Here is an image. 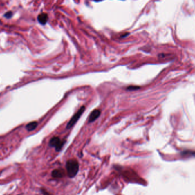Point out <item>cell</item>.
Segmentation results:
<instances>
[{
	"instance_id": "cell-1",
	"label": "cell",
	"mask_w": 195,
	"mask_h": 195,
	"mask_svg": "<svg viewBox=\"0 0 195 195\" xmlns=\"http://www.w3.org/2000/svg\"><path fill=\"white\" fill-rule=\"evenodd\" d=\"M66 169L68 175L71 177H74L79 171V164L75 159H70L66 162Z\"/></svg>"
},
{
	"instance_id": "cell-2",
	"label": "cell",
	"mask_w": 195,
	"mask_h": 195,
	"mask_svg": "<svg viewBox=\"0 0 195 195\" xmlns=\"http://www.w3.org/2000/svg\"><path fill=\"white\" fill-rule=\"evenodd\" d=\"M85 110V106H82L80 109L78 110V111L77 112V113L72 117V118L70 120V121L68 122V123L66 125V129H70L78 121V119L80 118V117H81V116L82 115V113H84V112Z\"/></svg>"
},
{
	"instance_id": "cell-3",
	"label": "cell",
	"mask_w": 195,
	"mask_h": 195,
	"mask_svg": "<svg viewBox=\"0 0 195 195\" xmlns=\"http://www.w3.org/2000/svg\"><path fill=\"white\" fill-rule=\"evenodd\" d=\"M64 143H65V141L61 140L60 138L58 137H53L50 140L49 145L50 147H55L56 149V151L57 152H59L64 146Z\"/></svg>"
},
{
	"instance_id": "cell-4",
	"label": "cell",
	"mask_w": 195,
	"mask_h": 195,
	"mask_svg": "<svg viewBox=\"0 0 195 195\" xmlns=\"http://www.w3.org/2000/svg\"><path fill=\"white\" fill-rule=\"evenodd\" d=\"M101 114V112L98 109H95L93 110L90 114L89 118H88V122L91 123L93 121H95L98 117L100 116Z\"/></svg>"
},
{
	"instance_id": "cell-5",
	"label": "cell",
	"mask_w": 195,
	"mask_h": 195,
	"mask_svg": "<svg viewBox=\"0 0 195 195\" xmlns=\"http://www.w3.org/2000/svg\"><path fill=\"white\" fill-rule=\"evenodd\" d=\"M65 175L64 171L61 169H55L52 171V176L55 178H62Z\"/></svg>"
},
{
	"instance_id": "cell-6",
	"label": "cell",
	"mask_w": 195,
	"mask_h": 195,
	"mask_svg": "<svg viewBox=\"0 0 195 195\" xmlns=\"http://www.w3.org/2000/svg\"><path fill=\"white\" fill-rule=\"evenodd\" d=\"M48 20V16L46 13H42L40 14L38 16V21L42 25H45Z\"/></svg>"
},
{
	"instance_id": "cell-7",
	"label": "cell",
	"mask_w": 195,
	"mask_h": 195,
	"mask_svg": "<svg viewBox=\"0 0 195 195\" xmlns=\"http://www.w3.org/2000/svg\"><path fill=\"white\" fill-rule=\"evenodd\" d=\"M37 125H38V122L37 121H33V122H30L28 123L25 126V128L28 131L30 132V131H34L37 128Z\"/></svg>"
},
{
	"instance_id": "cell-8",
	"label": "cell",
	"mask_w": 195,
	"mask_h": 195,
	"mask_svg": "<svg viewBox=\"0 0 195 195\" xmlns=\"http://www.w3.org/2000/svg\"><path fill=\"white\" fill-rule=\"evenodd\" d=\"M12 16H13V13L12 12H7V13H6L5 14V15H4V16L6 17V18H7V19H10V18H11L12 17Z\"/></svg>"
},
{
	"instance_id": "cell-9",
	"label": "cell",
	"mask_w": 195,
	"mask_h": 195,
	"mask_svg": "<svg viewBox=\"0 0 195 195\" xmlns=\"http://www.w3.org/2000/svg\"><path fill=\"white\" fill-rule=\"evenodd\" d=\"M138 88H139V87H136V86H131L128 87L127 88V89L128 91H134V90H136V89H138Z\"/></svg>"
},
{
	"instance_id": "cell-10",
	"label": "cell",
	"mask_w": 195,
	"mask_h": 195,
	"mask_svg": "<svg viewBox=\"0 0 195 195\" xmlns=\"http://www.w3.org/2000/svg\"><path fill=\"white\" fill-rule=\"evenodd\" d=\"M95 1H96V2H100V1H103V0H95Z\"/></svg>"
}]
</instances>
